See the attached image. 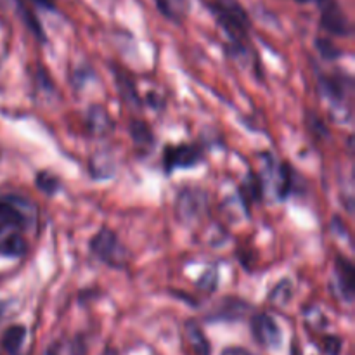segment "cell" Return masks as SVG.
Segmentation results:
<instances>
[{"label":"cell","instance_id":"1","mask_svg":"<svg viewBox=\"0 0 355 355\" xmlns=\"http://www.w3.org/2000/svg\"><path fill=\"white\" fill-rule=\"evenodd\" d=\"M26 200L7 196L0 200V255L23 257L26 252L24 231L30 217L26 214Z\"/></svg>","mask_w":355,"mask_h":355},{"label":"cell","instance_id":"2","mask_svg":"<svg viewBox=\"0 0 355 355\" xmlns=\"http://www.w3.org/2000/svg\"><path fill=\"white\" fill-rule=\"evenodd\" d=\"M90 250H92V253L101 262L110 267H114V269L125 267L128 260V253L125 246L121 245L118 236L107 227H103L94 236L92 241H90Z\"/></svg>","mask_w":355,"mask_h":355},{"label":"cell","instance_id":"3","mask_svg":"<svg viewBox=\"0 0 355 355\" xmlns=\"http://www.w3.org/2000/svg\"><path fill=\"white\" fill-rule=\"evenodd\" d=\"M215 17L232 38H239L248 30V14L238 0H215L211 6Z\"/></svg>","mask_w":355,"mask_h":355},{"label":"cell","instance_id":"4","mask_svg":"<svg viewBox=\"0 0 355 355\" xmlns=\"http://www.w3.org/2000/svg\"><path fill=\"white\" fill-rule=\"evenodd\" d=\"M201 156H203V153H201V149L198 148V146H168V148L165 149L163 163H165L166 172H172V170L194 166L196 163H200Z\"/></svg>","mask_w":355,"mask_h":355},{"label":"cell","instance_id":"5","mask_svg":"<svg viewBox=\"0 0 355 355\" xmlns=\"http://www.w3.org/2000/svg\"><path fill=\"white\" fill-rule=\"evenodd\" d=\"M252 331L255 336L257 342L260 345L267 347V349H276L283 342V335H281V329L277 326V322L274 321L270 315L267 314H257L252 319Z\"/></svg>","mask_w":355,"mask_h":355},{"label":"cell","instance_id":"6","mask_svg":"<svg viewBox=\"0 0 355 355\" xmlns=\"http://www.w3.org/2000/svg\"><path fill=\"white\" fill-rule=\"evenodd\" d=\"M322 7V26L335 35H349L350 24L343 10L333 0H321Z\"/></svg>","mask_w":355,"mask_h":355},{"label":"cell","instance_id":"7","mask_svg":"<svg viewBox=\"0 0 355 355\" xmlns=\"http://www.w3.org/2000/svg\"><path fill=\"white\" fill-rule=\"evenodd\" d=\"M205 205V196L201 191L186 189L179 194L177 200V214L180 218H194L201 211V207Z\"/></svg>","mask_w":355,"mask_h":355},{"label":"cell","instance_id":"8","mask_svg":"<svg viewBox=\"0 0 355 355\" xmlns=\"http://www.w3.org/2000/svg\"><path fill=\"white\" fill-rule=\"evenodd\" d=\"M336 279H338V288L342 291V297L350 304L354 300L355 270L352 263L345 257L336 259Z\"/></svg>","mask_w":355,"mask_h":355},{"label":"cell","instance_id":"9","mask_svg":"<svg viewBox=\"0 0 355 355\" xmlns=\"http://www.w3.org/2000/svg\"><path fill=\"white\" fill-rule=\"evenodd\" d=\"M186 335L189 340V345L193 347V350L196 355H210V342L205 336V333L201 331L200 326L194 321H189L186 324Z\"/></svg>","mask_w":355,"mask_h":355},{"label":"cell","instance_id":"10","mask_svg":"<svg viewBox=\"0 0 355 355\" xmlns=\"http://www.w3.org/2000/svg\"><path fill=\"white\" fill-rule=\"evenodd\" d=\"M89 127L92 130V134L104 135L113 128V120H111L110 114L103 107L94 106L89 111Z\"/></svg>","mask_w":355,"mask_h":355},{"label":"cell","instance_id":"11","mask_svg":"<svg viewBox=\"0 0 355 355\" xmlns=\"http://www.w3.org/2000/svg\"><path fill=\"white\" fill-rule=\"evenodd\" d=\"M24 336H26V329L23 326H10L6 333H3L2 345L6 352L9 355H19L21 347L24 343Z\"/></svg>","mask_w":355,"mask_h":355},{"label":"cell","instance_id":"12","mask_svg":"<svg viewBox=\"0 0 355 355\" xmlns=\"http://www.w3.org/2000/svg\"><path fill=\"white\" fill-rule=\"evenodd\" d=\"M130 132H132V139H134L135 144L139 146H148V144L151 146L153 141H155L153 132L149 130L148 125H144L142 121H132Z\"/></svg>","mask_w":355,"mask_h":355},{"label":"cell","instance_id":"13","mask_svg":"<svg viewBox=\"0 0 355 355\" xmlns=\"http://www.w3.org/2000/svg\"><path fill=\"white\" fill-rule=\"evenodd\" d=\"M35 182H37V186L47 194H54L55 191L59 189V180L55 179L54 175H51V173H47V172L38 173L37 179H35Z\"/></svg>","mask_w":355,"mask_h":355},{"label":"cell","instance_id":"14","mask_svg":"<svg viewBox=\"0 0 355 355\" xmlns=\"http://www.w3.org/2000/svg\"><path fill=\"white\" fill-rule=\"evenodd\" d=\"M118 89H120L121 96H123V99L130 101L132 104H139V97H137V92H135V87L132 85L130 80L128 78H123V76H118Z\"/></svg>","mask_w":355,"mask_h":355},{"label":"cell","instance_id":"15","mask_svg":"<svg viewBox=\"0 0 355 355\" xmlns=\"http://www.w3.org/2000/svg\"><path fill=\"white\" fill-rule=\"evenodd\" d=\"M340 349H342V342L335 336H328L324 342V354L328 355H338Z\"/></svg>","mask_w":355,"mask_h":355},{"label":"cell","instance_id":"16","mask_svg":"<svg viewBox=\"0 0 355 355\" xmlns=\"http://www.w3.org/2000/svg\"><path fill=\"white\" fill-rule=\"evenodd\" d=\"M318 47H319V51L322 52V55H324V58H328V59L338 58V55H340V52L336 51V49L333 47V45L329 44V42H326V40H319L318 42Z\"/></svg>","mask_w":355,"mask_h":355},{"label":"cell","instance_id":"17","mask_svg":"<svg viewBox=\"0 0 355 355\" xmlns=\"http://www.w3.org/2000/svg\"><path fill=\"white\" fill-rule=\"evenodd\" d=\"M222 355H253L250 350L241 349V347H231V349H225Z\"/></svg>","mask_w":355,"mask_h":355},{"label":"cell","instance_id":"18","mask_svg":"<svg viewBox=\"0 0 355 355\" xmlns=\"http://www.w3.org/2000/svg\"><path fill=\"white\" fill-rule=\"evenodd\" d=\"M35 3H37L38 7H42V9H54V2L52 0H33Z\"/></svg>","mask_w":355,"mask_h":355},{"label":"cell","instance_id":"19","mask_svg":"<svg viewBox=\"0 0 355 355\" xmlns=\"http://www.w3.org/2000/svg\"><path fill=\"white\" fill-rule=\"evenodd\" d=\"M6 309H7L6 302H0V319H2L3 314H6Z\"/></svg>","mask_w":355,"mask_h":355}]
</instances>
